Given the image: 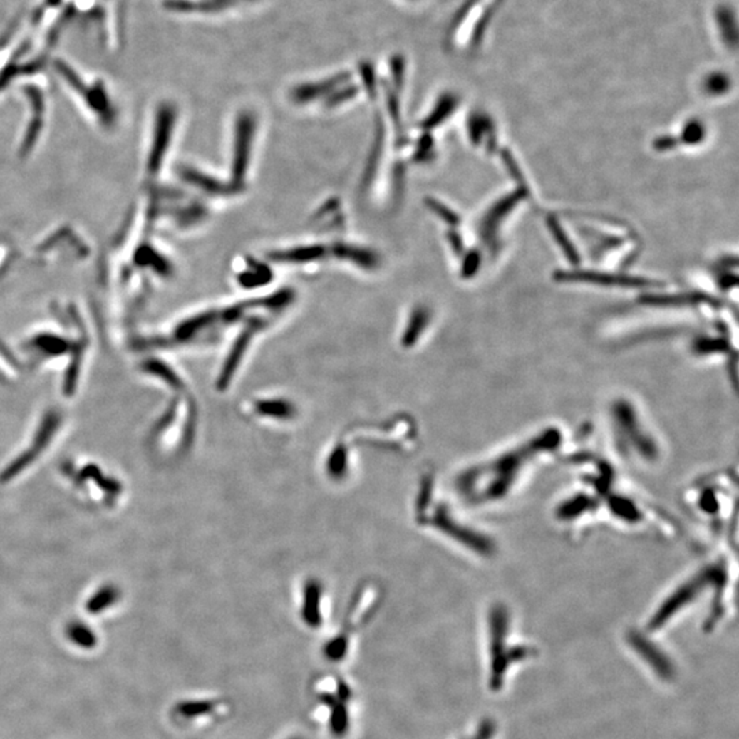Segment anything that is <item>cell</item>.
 Segmentation results:
<instances>
[{"mask_svg": "<svg viewBox=\"0 0 739 739\" xmlns=\"http://www.w3.org/2000/svg\"><path fill=\"white\" fill-rule=\"evenodd\" d=\"M556 281H566V282H587V284H597V285H618V286H633V288H644V286H653V285H661L653 282L646 278L639 277H629V275L606 274V273H596V272H584V270H571V272H557L554 273Z\"/></svg>", "mask_w": 739, "mask_h": 739, "instance_id": "4", "label": "cell"}, {"mask_svg": "<svg viewBox=\"0 0 739 739\" xmlns=\"http://www.w3.org/2000/svg\"><path fill=\"white\" fill-rule=\"evenodd\" d=\"M676 144H678V140H676V138H671V136L657 138V140L654 141V147H656V150H658V151H667V150L673 148Z\"/></svg>", "mask_w": 739, "mask_h": 739, "instance_id": "22", "label": "cell"}, {"mask_svg": "<svg viewBox=\"0 0 739 739\" xmlns=\"http://www.w3.org/2000/svg\"><path fill=\"white\" fill-rule=\"evenodd\" d=\"M349 78L348 74H340L336 77H331L325 81H321L318 84H306V86H296L292 91V99L296 103H307L311 100H315L321 96H324L326 92H330L336 86H340Z\"/></svg>", "mask_w": 739, "mask_h": 739, "instance_id": "7", "label": "cell"}, {"mask_svg": "<svg viewBox=\"0 0 739 739\" xmlns=\"http://www.w3.org/2000/svg\"><path fill=\"white\" fill-rule=\"evenodd\" d=\"M426 205H428L431 211H434L448 224L458 226V224H460V217L455 211H452L449 207L444 206L443 203H440L438 200L429 197V199H426Z\"/></svg>", "mask_w": 739, "mask_h": 739, "instance_id": "12", "label": "cell"}, {"mask_svg": "<svg viewBox=\"0 0 739 739\" xmlns=\"http://www.w3.org/2000/svg\"><path fill=\"white\" fill-rule=\"evenodd\" d=\"M448 240L450 242V247H452V249L455 251V254L460 255L462 251H463V240H462V237L459 236V233H456V232H448Z\"/></svg>", "mask_w": 739, "mask_h": 739, "instance_id": "23", "label": "cell"}, {"mask_svg": "<svg viewBox=\"0 0 739 739\" xmlns=\"http://www.w3.org/2000/svg\"><path fill=\"white\" fill-rule=\"evenodd\" d=\"M548 227H549V230L552 232L554 240L557 241L559 247L562 248V251L566 254L568 262H569L571 264H574V266H578L579 262H581L579 254H578V251L575 249V247L572 245V242H571L569 239H568L567 233L564 232V229H563V227L560 226V224L557 222V219L553 218V217H549V218H548Z\"/></svg>", "mask_w": 739, "mask_h": 739, "instance_id": "10", "label": "cell"}, {"mask_svg": "<svg viewBox=\"0 0 739 739\" xmlns=\"http://www.w3.org/2000/svg\"><path fill=\"white\" fill-rule=\"evenodd\" d=\"M480 263H481V255L478 251H471L467 254V257L465 258L463 262V267H462V275L465 278H470L472 275L475 274L480 269Z\"/></svg>", "mask_w": 739, "mask_h": 739, "instance_id": "17", "label": "cell"}, {"mask_svg": "<svg viewBox=\"0 0 739 739\" xmlns=\"http://www.w3.org/2000/svg\"><path fill=\"white\" fill-rule=\"evenodd\" d=\"M496 734V728L490 722L478 724L470 734H465L459 739H493Z\"/></svg>", "mask_w": 739, "mask_h": 739, "instance_id": "16", "label": "cell"}, {"mask_svg": "<svg viewBox=\"0 0 739 739\" xmlns=\"http://www.w3.org/2000/svg\"><path fill=\"white\" fill-rule=\"evenodd\" d=\"M428 319H429V312H428V310L416 309V310L413 311V319H411L413 324L410 325V329L407 331V336L411 337V339H415L418 336V333L423 327L426 326Z\"/></svg>", "mask_w": 739, "mask_h": 739, "instance_id": "15", "label": "cell"}, {"mask_svg": "<svg viewBox=\"0 0 739 739\" xmlns=\"http://www.w3.org/2000/svg\"><path fill=\"white\" fill-rule=\"evenodd\" d=\"M456 107V100L453 96L450 95H445L440 99V102L435 105V108L433 110V113L430 114L429 117L426 120H423V128L425 129H431V128H435L438 126L443 120H447L449 117V114L455 110Z\"/></svg>", "mask_w": 739, "mask_h": 739, "instance_id": "11", "label": "cell"}, {"mask_svg": "<svg viewBox=\"0 0 739 739\" xmlns=\"http://www.w3.org/2000/svg\"><path fill=\"white\" fill-rule=\"evenodd\" d=\"M705 129L700 120H690L683 128L682 141L686 144H698L704 140Z\"/></svg>", "mask_w": 739, "mask_h": 739, "instance_id": "13", "label": "cell"}, {"mask_svg": "<svg viewBox=\"0 0 739 739\" xmlns=\"http://www.w3.org/2000/svg\"><path fill=\"white\" fill-rule=\"evenodd\" d=\"M501 155H502V160H504V163H505L508 172H510V174L515 178L516 182L520 185V190H526V192H527V187H526V182H524L523 174H522V172L519 170L517 163H516V160L514 159L512 154H511L508 150H504V151L501 153Z\"/></svg>", "mask_w": 739, "mask_h": 739, "instance_id": "14", "label": "cell"}, {"mask_svg": "<svg viewBox=\"0 0 739 739\" xmlns=\"http://www.w3.org/2000/svg\"><path fill=\"white\" fill-rule=\"evenodd\" d=\"M723 288H731L737 285V277L735 275H725L722 281Z\"/></svg>", "mask_w": 739, "mask_h": 739, "instance_id": "24", "label": "cell"}, {"mask_svg": "<svg viewBox=\"0 0 739 739\" xmlns=\"http://www.w3.org/2000/svg\"><path fill=\"white\" fill-rule=\"evenodd\" d=\"M356 95H358V88L356 86H346L345 89H341L339 93L330 95V98L327 99V105L329 107L339 105V104L344 103L346 100L355 98Z\"/></svg>", "mask_w": 739, "mask_h": 739, "instance_id": "18", "label": "cell"}, {"mask_svg": "<svg viewBox=\"0 0 739 739\" xmlns=\"http://www.w3.org/2000/svg\"><path fill=\"white\" fill-rule=\"evenodd\" d=\"M326 254L325 247L322 245H310L301 248H292L285 251H275L270 254V259L275 262H291V263H306L316 259L324 258Z\"/></svg>", "mask_w": 739, "mask_h": 739, "instance_id": "8", "label": "cell"}, {"mask_svg": "<svg viewBox=\"0 0 739 739\" xmlns=\"http://www.w3.org/2000/svg\"><path fill=\"white\" fill-rule=\"evenodd\" d=\"M508 624L499 609L490 616L489 634H486L485 675L489 688L497 691L505 686L512 671L537 656L533 646L520 642Z\"/></svg>", "mask_w": 739, "mask_h": 739, "instance_id": "2", "label": "cell"}, {"mask_svg": "<svg viewBox=\"0 0 739 739\" xmlns=\"http://www.w3.org/2000/svg\"><path fill=\"white\" fill-rule=\"evenodd\" d=\"M529 192L526 190H519L511 193V195H507L505 197H502L500 202H497L495 206L490 208V211L486 214V217L483 218L481 224L482 237L485 240H489L490 237L495 236L496 233V229H497V224L501 222V219L514 208V207L527 196Z\"/></svg>", "mask_w": 739, "mask_h": 739, "instance_id": "5", "label": "cell"}, {"mask_svg": "<svg viewBox=\"0 0 739 739\" xmlns=\"http://www.w3.org/2000/svg\"><path fill=\"white\" fill-rule=\"evenodd\" d=\"M333 252L336 254L337 258L351 260L352 263L361 266L363 269L371 270L378 266L379 260L377 255L370 249H364V248L353 247V245H346V244H339L334 247Z\"/></svg>", "mask_w": 739, "mask_h": 739, "instance_id": "9", "label": "cell"}, {"mask_svg": "<svg viewBox=\"0 0 739 739\" xmlns=\"http://www.w3.org/2000/svg\"><path fill=\"white\" fill-rule=\"evenodd\" d=\"M358 694L339 673L324 675L311 683V719L330 739H346L358 720Z\"/></svg>", "mask_w": 739, "mask_h": 739, "instance_id": "1", "label": "cell"}, {"mask_svg": "<svg viewBox=\"0 0 739 739\" xmlns=\"http://www.w3.org/2000/svg\"><path fill=\"white\" fill-rule=\"evenodd\" d=\"M255 133V117L249 111L241 113L236 122V138H234V155H233V181L236 187L244 181L248 169L252 138Z\"/></svg>", "mask_w": 739, "mask_h": 739, "instance_id": "3", "label": "cell"}, {"mask_svg": "<svg viewBox=\"0 0 739 739\" xmlns=\"http://www.w3.org/2000/svg\"><path fill=\"white\" fill-rule=\"evenodd\" d=\"M641 301L649 306H683L706 303L713 307H720L719 300L705 293H688V294H646L641 297Z\"/></svg>", "mask_w": 739, "mask_h": 739, "instance_id": "6", "label": "cell"}, {"mask_svg": "<svg viewBox=\"0 0 739 739\" xmlns=\"http://www.w3.org/2000/svg\"><path fill=\"white\" fill-rule=\"evenodd\" d=\"M486 125H487V120L480 118V117H472L470 120V136L474 144L481 143L483 132L486 130Z\"/></svg>", "mask_w": 739, "mask_h": 739, "instance_id": "19", "label": "cell"}, {"mask_svg": "<svg viewBox=\"0 0 739 739\" xmlns=\"http://www.w3.org/2000/svg\"><path fill=\"white\" fill-rule=\"evenodd\" d=\"M433 147V140L430 138L429 135L423 136L420 138L419 144H418V150H416V154H415V160H419L422 162L426 155L429 154L430 150Z\"/></svg>", "mask_w": 739, "mask_h": 739, "instance_id": "21", "label": "cell"}, {"mask_svg": "<svg viewBox=\"0 0 739 739\" xmlns=\"http://www.w3.org/2000/svg\"><path fill=\"white\" fill-rule=\"evenodd\" d=\"M361 74L368 95L374 96V93H376V77H374L373 66L370 63L361 65Z\"/></svg>", "mask_w": 739, "mask_h": 739, "instance_id": "20", "label": "cell"}]
</instances>
